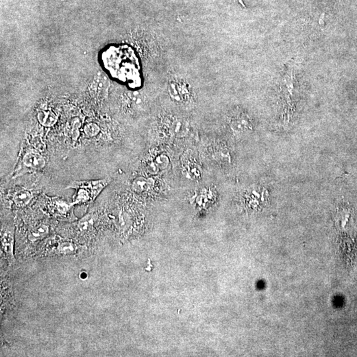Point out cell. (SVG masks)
<instances>
[{"instance_id":"6da1fadb","label":"cell","mask_w":357,"mask_h":357,"mask_svg":"<svg viewBox=\"0 0 357 357\" xmlns=\"http://www.w3.org/2000/svg\"><path fill=\"white\" fill-rule=\"evenodd\" d=\"M297 91V80L295 76V72L293 67L289 66L282 76L281 84H280L283 112L287 121H289L291 118L295 110L294 101H295Z\"/></svg>"},{"instance_id":"7a4b0ae2","label":"cell","mask_w":357,"mask_h":357,"mask_svg":"<svg viewBox=\"0 0 357 357\" xmlns=\"http://www.w3.org/2000/svg\"><path fill=\"white\" fill-rule=\"evenodd\" d=\"M109 184V180L88 181V182H75L69 185L67 188H74L78 189V194L76 195L75 201L73 204L81 203L93 201L94 198L89 193L90 189H96L101 191L104 187Z\"/></svg>"},{"instance_id":"3957f363","label":"cell","mask_w":357,"mask_h":357,"mask_svg":"<svg viewBox=\"0 0 357 357\" xmlns=\"http://www.w3.org/2000/svg\"><path fill=\"white\" fill-rule=\"evenodd\" d=\"M168 89L169 95L175 101H184L189 99L190 91L184 80L173 78L169 81Z\"/></svg>"},{"instance_id":"277c9868","label":"cell","mask_w":357,"mask_h":357,"mask_svg":"<svg viewBox=\"0 0 357 357\" xmlns=\"http://www.w3.org/2000/svg\"><path fill=\"white\" fill-rule=\"evenodd\" d=\"M23 163L27 168L39 171L45 166L44 158L37 152H28L23 157Z\"/></svg>"},{"instance_id":"5b68a950","label":"cell","mask_w":357,"mask_h":357,"mask_svg":"<svg viewBox=\"0 0 357 357\" xmlns=\"http://www.w3.org/2000/svg\"><path fill=\"white\" fill-rule=\"evenodd\" d=\"M230 127L233 131L241 133L252 129V124L247 116L242 114L232 117L230 121Z\"/></svg>"},{"instance_id":"8992f818","label":"cell","mask_w":357,"mask_h":357,"mask_svg":"<svg viewBox=\"0 0 357 357\" xmlns=\"http://www.w3.org/2000/svg\"><path fill=\"white\" fill-rule=\"evenodd\" d=\"M1 242L4 252L7 255L9 259L15 261L14 253V233L13 231L7 230L2 236Z\"/></svg>"},{"instance_id":"52a82bcc","label":"cell","mask_w":357,"mask_h":357,"mask_svg":"<svg viewBox=\"0 0 357 357\" xmlns=\"http://www.w3.org/2000/svg\"><path fill=\"white\" fill-rule=\"evenodd\" d=\"M49 233V226L46 224H40L37 227L30 230L28 234V239L31 242H35L41 239H44L48 236Z\"/></svg>"},{"instance_id":"ba28073f","label":"cell","mask_w":357,"mask_h":357,"mask_svg":"<svg viewBox=\"0 0 357 357\" xmlns=\"http://www.w3.org/2000/svg\"><path fill=\"white\" fill-rule=\"evenodd\" d=\"M32 199V193L27 189H21L15 193L14 196V201L15 204L20 207L28 205Z\"/></svg>"},{"instance_id":"9c48e42d","label":"cell","mask_w":357,"mask_h":357,"mask_svg":"<svg viewBox=\"0 0 357 357\" xmlns=\"http://www.w3.org/2000/svg\"><path fill=\"white\" fill-rule=\"evenodd\" d=\"M96 221V215L94 213H88L78 222V227L83 232H89L93 229Z\"/></svg>"},{"instance_id":"30bf717a","label":"cell","mask_w":357,"mask_h":357,"mask_svg":"<svg viewBox=\"0 0 357 357\" xmlns=\"http://www.w3.org/2000/svg\"><path fill=\"white\" fill-rule=\"evenodd\" d=\"M153 184V181L151 178L140 177L134 181L132 189L135 192L142 193L151 188Z\"/></svg>"},{"instance_id":"8fae6325","label":"cell","mask_w":357,"mask_h":357,"mask_svg":"<svg viewBox=\"0 0 357 357\" xmlns=\"http://www.w3.org/2000/svg\"><path fill=\"white\" fill-rule=\"evenodd\" d=\"M57 250L60 254H74L77 251V246L72 241H63L58 244Z\"/></svg>"},{"instance_id":"7c38bea8","label":"cell","mask_w":357,"mask_h":357,"mask_svg":"<svg viewBox=\"0 0 357 357\" xmlns=\"http://www.w3.org/2000/svg\"><path fill=\"white\" fill-rule=\"evenodd\" d=\"M171 129L173 132L178 136H183L187 134L189 131L188 125L184 121L176 120L172 125Z\"/></svg>"},{"instance_id":"4fadbf2b","label":"cell","mask_w":357,"mask_h":357,"mask_svg":"<svg viewBox=\"0 0 357 357\" xmlns=\"http://www.w3.org/2000/svg\"><path fill=\"white\" fill-rule=\"evenodd\" d=\"M39 120H40L41 123L45 126L52 125L56 121L55 117L51 113H42L39 116Z\"/></svg>"},{"instance_id":"5bb4252c","label":"cell","mask_w":357,"mask_h":357,"mask_svg":"<svg viewBox=\"0 0 357 357\" xmlns=\"http://www.w3.org/2000/svg\"><path fill=\"white\" fill-rule=\"evenodd\" d=\"M85 133L89 137L96 136L99 132V128L95 124H89L84 128Z\"/></svg>"},{"instance_id":"9a60e30c","label":"cell","mask_w":357,"mask_h":357,"mask_svg":"<svg viewBox=\"0 0 357 357\" xmlns=\"http://www.w3.org/2000/svg\"><path fill=\"white\" fill-rule=\"evenodd\" d=\"M155 164L159 169H165L169 165V158L166 156L162 155L158 156L155 161Z\"/></svg>"},{"instance_id":"2e32d148","label":"cell","mask_w":357,"mask_h":357,"mask_svg":"<svg viewBox=\"0 0 357 357\" xmlns=\"http://www.w3.org/2000/svg\"><path fill=\"white\" fill-rule=\"evenodd\" d=\"M71 205L72 204L69 205V204L63 201L56 202V206H57L58 210L59 211L61 214H64V213L67 212V210H69V208L70 207Z\"/></svg>"},{"instance_id":"e0dca14e","label":"cell","mask_w":357,"mask_h":357,"mask_svg":"<svg viewBox=\"0 0 357 357\" xmlns=\"http://www.w3.org/2000/svg\"><path fill=\"white\" fill-rule=\"evenodd\" d=\"M234 1L238 2L239 4H240L241 5L243 6V7L245 8V6L244 5V4H243V0H234Z\"/></svg>"}]
</instances>
